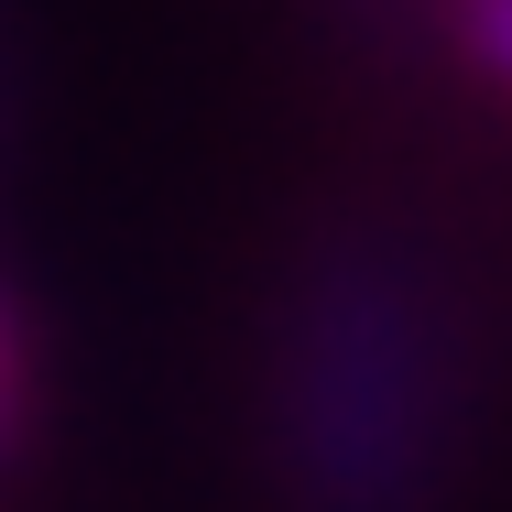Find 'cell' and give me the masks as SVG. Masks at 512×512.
<instances>
[{
    "mask_svg": "<svg viewBox=\"0 0 512 512\" xmlns=\"http://www.w3.org/2000/svg\"><path fill=\"white\" fill-rule=\"evenodd\" d=\"M469 436V327L404 240H327L273 338V458L295 512H436Z\"/></svg>",
    "mask_w": 512,
    "mask_h": 512,
    "instance_id": "cell-1",
    "label": "cell"
}]
</instances>
